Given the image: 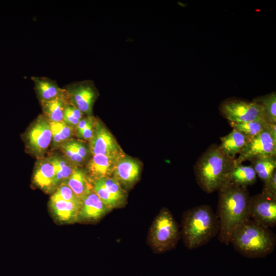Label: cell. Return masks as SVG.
<instances>
[{
	"label": "cell",
	"instance_id": "cell-23",
	"mask_svg": "<svg viewBox=\"0 0 276 276\" xmlns=\"http://www.w3.org/2000/svg\"><path fill=\"white\" fill-rule=\"evenodd\" d=\"M55 169V184L58 187L72 174L76 167L65 157L53 156L49 158Z\"/></svg>",
	"mask_w": 276,
	"mask_h": 276
},
{
	"label": "cell",
	"instance_id": "cell-16",
	"mask_svg": "<svg viewBox=\"0 0 276 276\" xmlns=\"http://www.w3.org/2000/svg\"><path fill=\"white\" fill-rule=\"evenodd\" d=\"M249 139L239 131L233 129L227 135L220 138L221 143L219 147L225 155L234 160L242 151Z\"/></svg>",
	"mask_w": 276,
	"mask_h": 276
},
{
	"label": "cell",
	"instance_id": "cell-32",
	"mask_svg": "<svg viewBox=\"0 0 276 276\" xmlns=\"http://www.w3.org/2000/svg\"><path fill=\"white\" fill-rule=\"evenodd\" d=\"M262 193L276 197V171L267 180L264 182Z\"/></svg>",
	"mask_w": 276,
	"mask_h": 276
},
{
	"label": "cell",
	"instance_id": "cell-10",
	"mask_svg": "<svg viewBox=\"0 0 276 276\" xmlns=\"http://www.w3.org/2000/svg\"><path fill=\"white\" fill-rule=\"evenodd\" d=\"M88 142V149L92 155H126L113 135L97 119L96 120L93 134Z\"/></svg>",
	"mask_w": 276,
	"mask_h": 276
},
{
	"label": "cell",
	"instance_id": "cell-12",
	"mask_svg": "<svg viewBox=\"0 0 276 276\" xmlns=\"http://www.w3.org/2000/svg\"><path fill=\"white\" fill-rule=\"evenodd\" d=\"M141 168L137 160L125 155L117 162L112 177L120 185L122 184L126 187H130L138 180Z\"/></svg>",
	"mask_w": 276,
	"mask_h": 276
},
{
	"label": "cell",
	"instance_id": "cell-15",
	"mask_svg": "<svg viewBox=\"0 0 276 276\" xmlns=\"http://www.w3.org/2000/svg\"><path fill=\"white\" fill-rule=\"evenodd\" d=\"M55 178V169L49 158L39 160L33 175L35 183L43 191L51 192L57 188Z\"/></svg>",
	"mask_w": 276,
	"mask_h": 276
},
{
	"label": "cell",
	"instance_id": "cell-31",
	"mask_svg": "<svg viewBox=\"0 0 276 276\" xmlns=\"http://www.w3.org/2000/svg\"><path fill=\"white\" fill-rule=\"evenodd\" d=\"M53 123L59 132L63 144L72 140L71 139L74 134L75 129L74 128L66 125L63 121Z\"/></svg>",
	"mask_w": 276,
	"mask_h": 276
},
{
	"label": "cell",
	"instance_id": "cell-4",
	"mask_svg": "<svg viewBox=\"0 0 276 276\" xmlns=\"http://www.w3.org/2000/svg\"><path fill=\"white\" fill-rule=\"evenodd\" d=\"M219 222L210 205L202 204L187 210L182 221V236L185 245L193 249L201 247L218 234Z\"/></svg>",
	"mask_w": 276,
	"mask_h": 276
},
{
	"label": "cell",
	"instance_id": "cell-11",
	"mask_svg": "<svg viewBox=\"0 0 276 276\" xmlns=\"http://www.w3.org/2000/svg\"><path fill=\"white\" fill-rule=\"evenodd\" d=\"M27 145L35 155L40 156L46 151L52 143V131L50 122L39 115L26 134Z\"/></svg>",
	"mask_w": 276,
	"mask_h": 276
},
{
	"label": "cell",
	"instance_id": "cell-27",
	"mask_svg": "<svg viewBox=\"0 0 276 276\" xmlns=\"http://www.w3.org/2000/svg\"><path fill=\"white\" fill-rule=\"evenodd\" d=\"M84 116L80 110L68 102L64 108L63 122L75 129Z\"/></svg>",
	"mask_w": 276,
	"mask_h": 276
},
{
	"label": "cell",
	"instance_id": "cell-9",
	"mask_svg": "<svg viewBox=\"0 0 276 276\" xmlns=\"http://www.w3.org/2000/svg\"><path fill=\"white\" fill-rule=\"evenodd\" d=\"M250 219L267 228L276 225V197L262 192L250 196L249 202Z\"/></svg>",
	"mask_w": 276,
	"mask_h": 276
},
{
	"label": "cell",
	"instance_id": "cell-18",
	"mask_svg": "<svg viewBox=\"0 0 276 276\" xmlns=\"http://www.w3.org/2000/svg\"><path fill=\"white\" fill-rule=\"evenodd\" d=\"M81 202L64 200L53 194L51 198V206L57 218L63 222L72 221L78 217Z\"/></svg>",
	"mask_w": 276,
	"mask_h": 276
},
{
	"label": "cell",
	"instance_id": "cell-1",
	"mask_svg": "<svg viewBox=\"0 0 276 276\" xmlns=\"http://www.w3.org/2000/svg\"><path fill=\"white\" fill-rule=\"evenodd\" d=\"M216 215L219 222L218 238L225 245L241 224L250 219L249 202L250 196L247 187L228 182L218 191Z\"/></svg>",
	"mask_w": 276,
	"mask_h": 276
},
{
	"label": "cell",
	"instance_id": "cell-2",
	"mask_svg": "<svg viewBox=\"0 0 276 276\" xmlns=\"http://www.w3.org/2000/svg\"><path fill=\"white\" fill-rule=\"evenodd\" d=\"M234 160L220 149L218 145H211L198 158L194 166L196 181L205 192L218 191L229 182Z\"/></svg>",
	"mask_w": 276,
	"mask_h": 276
},
{
	"label": "cell",
	"instance_id": "cell-20",
	"mask_svg": "<svg viewBox=\"0 0 276 276\" xmlns=\"http://www.w3.org/2000/svg\"><path fill=\"white\" fill-rule=\"evenodd\" d=\"M257 179V176L252 166L242 164L235 163L234 167L230 174L229 181L235 185L247 187L254 185Z\"/></svg>",
	"mask_w": 276,
	"mask_h": 276
},
{
	"label": "cell",
	"instance_id": "cell-3",
	"mask_svg": "<svg viewBox=\"0 0 276 276\" xmlns=\"http://www.w3.org/2000/svg\"><path fill=\"white\" fill-rule=\"evenodd\" d=\"M241 255L249 258H262L274 249L276 238L269 228L249 219L232 234L229 244Z\"/></svg>",
	"mask_w": 276,
	"mask_h": 276
},
{
	"label": "cell",
	"instance_id": "cell-28",
	"mask_svg": "<svg viewBox=\"0 0 276 276\" xmlns=\"http://www.w3.org/2000/svg\"><path fill=\"white\" fill-rule=\"evenodd\" d=\"M102 178L112 196L119 204L122 203L125 198V193L119 183L112 176Z\"/></svg>",
	"mask_w": 276,
	"mask_h": 276
},
{
	"label": "cell",
	"instance_id": "cell-22",
	"mask_svg": "<svg viewBox=\"0 0 276 276\" xmlns=\"http://www.w3.org/2000/svg\"><path fill=\"white\" fill-rule=\"evenodd\" d=\"M250 165L258 177L263 182L267 180L276 171V156H265L255 158Z\"/></svg>",
	"mask_w": 276,
	"mask_h": 276
},
{
	"label": "cell",
	"instance_id": "cell-8",
	"mask_svg": "<svg viewBox=\"0 0 276 276\" xmlns=\"http://www.w3.org/2000/svg\"><path fill=\"white\" fill-rule=\"evenodd\" d=\"M68 101L85 116H91L93 105L98 97L94 82L89 80L75 82L64 88Z\"/></svg>",
	"mask_w": 276,
	"mask_h": 276
},
{
	"label": "cell",
	"instance_id": "cell-25",
	"mask_svg": "<svg viewBox=\"0 0 276 276\" xmlns=\"http://www.w3.org/2000/svg\"><path fill=\"white\" fill-rule=\"evenodd\" d=\"M254 100L261 106L266 121L270 123H276L275 92L257 97Z\"/></svg>",
	"mask_w": 276,
	"mask_h": 276
},
{
	"label": "cell",
	"instance_id": "cell-30",
	"mask_svg": "<svg viewBox=\"0 0 276 276\" xmlns=\"http://www.w3.org/2000/svg\"><path fill=\"white\" fill-rule=\"evenodd\" d=\"M54 194L68 201L81 202L82 200L75 194L71 188L63 182L57 187Z\"/></svg>",
	"mask_w": 276,
	"mask_h": 276
},
{
	"label": "cell",
	"instance_id": "cell-26",
	"mask_svg": "<svg viewBox=\"0 0 276 276\" xmlns=\"http://www.w3.org/2000/svg\"><path fill=\"white\" fill-rule=\"evenodd\" d=\"M93 190L103 203L109 209L114 208L120 204L110 194L106 188L102 178L95 181Z\"/></svg>",
	"mask_w": 276,
	"mask_h": 276
},
{
	"label": "cell",
	"instance_id": "cell-34",
	"mask_svg": "<svg viewBox=\"0 0 276 276\" xmlns=\"http://www.w3.org/2000/svg\"><path fill=\"white\" fill-rule=\"evenodd\" d=\"M72 142L78 154L85 162L90 153L88 147H87L83 143L76 140H72Z\"/></svg>",
	"mask_w": 276,
	"mask_h": 276
},
{
	"label": "cell",
	"instance_id": "cell-7",
	"mask_svg": "<svg viewBox=\"0 0 276 276\" xmlns=\"http://www.w3.org/2000/svg\"><path fill=\"white\" fill-rule=\"evenodd\" d=\"M267 127L257 135L249 138L242 151L234 159L236 164L265 156H276V136Z\"/></svg>",
	"mask_w": 276,
	"mask_h": 276
},
{
	"label": "cell",
	"instance_id": "cell-24",
	"mask_svg": "<svg viewBox=\"0 0 276 276\" xmlns=\"http://www.w3.org/2000/svg\"><path fill=\"white\" fill-rule=\"evenodd\" d=\"M268 123L264 120H255L240 123L229 122L233 129L239 131L249 138L257 135L266 129Z\"/></svg>",
	"mask_w": 276,
	"mask_h": 276
},
{
	"label": "cell",
	"instance_id": "cell-5",
	"mask_svg": "<svg viewBox=\"0 0 276 276\" xmlns=\"http://www.w3.org/2000/svg\"><path fill=\"white\" fill-rule=\"evenodd\" d=\"M179 238V228L172 214L168 209H163L151 226V245L157 251L164 252L173 248Z\"/></svg>",
	"mask_w": 276,
	"mask_h": 276
},
{
	"label": "cell",
	"instance_id": "cell-13",
	"mask_svg": "<svg viewBox=\"0 0 276 276\" xmlns=\"http://www.w3.org/2000/svg\"><path fill=\"white\" fill-rule=\"evenodd\" d=\"M125 155H94L87 164V171L95 180L111 177L117 162Z\"/></svg>",
	"mask_w": 276,
	"mask_h": 276
},
{
	"label": "cell",
	"instance_id": "cell-14",
	"mask_svg": "<svg viewBox=\"0 0 276 276\" xmlns=\"http://www.w3.org/2000/svg\"><path fill=\"white\" fill-rule=\"evenodd\" d=\"M34 89L40 101H49L57 98H67L65 90L60 87L56 81L45 77L32 76Z\"/></svg>",
	"mask_w": 276,
	"mask_h": 276
},
{
	"label": "cell",
	"instance_id": "cell-6",
	"mask_svg": "<svg viewBox=\"0 0 276 276\" xmlns=\"http://www.w3.org/2000/svg\"><path fill=\"white\" fill-rule=\"evenodd\" d=\"M219 110L221 115L229 122L266 121L261 106L254 100L249 102L237 98H228L221 103Z\"/></svg>",
	"mask_w": 276,
	"mask_h": 276
},
{
	"label": "cell",
	"instance_id": "cell-17",
	"mask_svg": "<svg viewBox=\"0 0 276 276\" xmlns=\"http://www.w3.org/2000/svg\"><path fill=\"white\" fill-rule=\"evenodd\" d=\"M108 210L93 190L82 199L78 217L83 219L96 220L103 216Z\"/></svg>",
	"mask_w": 276,
	"mask_h": 276
},
{
	"label": "cell",
	"instance_id": "cell-33",
	"mask_svg": "<svg viewBox=\"0 0 276 276\" xmlns=\"http://www.w3.org/2000/svg\"><path fill=\"white\" fill-rule=\"evenodd\" d=\"M96 120V118L94 117L84 129L76 134L79 139L88 141L90 140L93 134Z\"/></svg>",
	"mask_w": 276,
	"mask_h": 276
},
{
	"label": "cell",
	"instance_id": "cell-21",
	"mask_svg": "<svg viewBox=\"0 0 276 276\" xmlns=\"http://www.w3.org/2000/svg\"><path fill=\"white\" fill-rule=\"evenodd\" d=\"M40 102L43 115L50 122L63 121L64 108L68 103L67 98H57Z\"/></svg>",
	"mask_w": 276,
	"mask_h": 276
},
{
	"label": "cell",
	"instance_id": "cell-19",
	"mask_svg": "<svg viewBox=\"0 0 276 276\" xmlns=\"http://www.w3.org/2000/svg\"><path fill=\"white\" fill-rule=\"evenodd\" d=\"M81 200L93 191V185L87 173L82 169L76 168L71 175L64 181Z\"/></svg>",
	"mask_w": 276,
	"mask_h": 276
},
{
	"label": "cell",
	"instance_id": "cell-29",
	"mask_svg": "<svg viewBox=\"0 0 276 276\" xmlns=\"http://www.w3.org/2000/svg\"><path fill=\"white\" fill-rule=\"evenodd\" d=\"M65 157L76 167L81 166L85 160L79 156L73 146L72 140L64 143L61 146Z\"/></svg>",
	"mask_w": 276,
	"mask_h": 276
}]
</instances>
